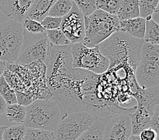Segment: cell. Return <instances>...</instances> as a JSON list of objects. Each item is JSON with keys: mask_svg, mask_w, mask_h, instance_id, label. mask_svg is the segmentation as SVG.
Wrapping results in <instances>:
<instances>
[{"mask_svg": "<svg viewBox=\"0 0 159 140\" xmlns=\"http://www.w3.org/2000/svg\"><path fill=\"white\" fill-rule=\"evenodd\" d=\"M61 21L62 18L47 16L40 22L45 30H52L60 28Z\"/></svg>", "mask_w": 159, "mask_h": 140, "instance_id": "f1b7e54d", "label": "cell"}, {"mask_svg": "<svg viewBox=\"0 0 159 140\" xmlns=\"http://www.w3.org/2000/svg\"><path fill=\"white\" fill-rule=\"evenodd\" d=\"M7 105V104L6 103L5 100L3 99V97L1 96V94H0V115L5 113Z\"/></svg>", "mask_w": 159, "mask_h": 140, "instance_id": "d6a6232c", "label": "cell"}, {"mask_svg": "<svg viewBox=\"0 0 159 140\" xmlns=\"http://www.w3.org/2000/svg\"><path fill=\"white\" fill-rule=\"evenodd\" d=\"M105 122L98 119L76 140H103Z\"/></svg>", "mask_w": 159, "mask_h": 140, "instance_id": "e0dca14e", "label": "cell"}, {"mask_svg": "<svg viewBox=\"0 0 159 140\" xmlns=\"http://www.w3.org/2000/svg\"><path fill=\"white\" fill-rule=\"evenodd\" d=\"M139 136L141 140H156L158 137V134L152 128H147L142 130Z\"/></svg>", "mask_w": 159, "mask_h": 140, "instance_id": "4dcf8cb0", "label": "cell"}, {"mask_svg": "<svg viewBox=\"0 0 159 140\" xmlns=\"http://www.w3.org/2000/svg\"><path fill=\"white\" fill-rule=\"evenodd\" d=\"M51 47L52 44L45 31L31 33L24 29L23 41L16 62L21 65H29L33 62H41L46 66Z\"/></svg>", "mask_w": 159, "mask_h": 140, "instance_id": "8992f818", "label": "cell"}, {"mask_svg": "<svg viewBox=\"0 0 159 140\" xmlns=\"http://www.w3.org/2000/svg\"><path fill=\"white\" fill-rule=\"evenodd\" d=\"M143 41L117 31L98 44V47L109 60V68L127 64L135 70Z\"/></svg>", "mask_w": 159, "mask_h": 140, "instance_id": "6da1fadb", "label": "cell"}, {"mask_svg": "<svg viewBox=\"0 0 159 140\" xmlns=\"http://www.w3.org/2000/svg\"><path fill=\"white\" fill-rule=\"evenodd\" d=\"M60 29L66 35L71 44L81 42L84 38V16L74 2H73L70 12L62 18Z\"/></svg>", "mask_w": 159, "mask_h": 140, "instance_id": "8fae6325", "label": "cell"}, {"mask_svg": "<svg viewBox=\"0 0 159 140\" xmlns=\"http://www.w3.org/2000/svg\"><path fill=\"white\" fill-rule=\"evenodd\" d=\"M85 36L81 43L87 47H94L112 34L119 31V20L116 16L97 9L84 16Z\"/></svg>", "mask_w": 159, "mask_h": 140, "instance_id": "3957f363", "label": "cell"}, {"mask_svg": "<svg viewBox=\"0 0 159 140\" xmlns=\"http://www.w3.org/2000/svg\"><path fill=\"white\" fill-rule=\"evenodd\" d=\"M24 37L22 22L10 20L0 24V59L8 63L16 62Z\"/></svg>", "mask_w": 159, "mask_h": 140, "instance_id": "52a82bcc", "label": "cell"}, {"mask_svg": "<svg viewBox=\"0 0 159 140\" xmlns=\"http://www.w3.org/2000/svg\"><path fill=\"white\" fill-rule=\"evenodd\" d=\"M123 0H96L97 9L116 16Z\"/></svg>", "mask_w": 159, "mask_h": 140, "instance_id": "d4e9b609", "label": "cell"}, {"mask_svg": "<svg viewBox=\"0 0 159 140\" xmlns=\"http://www.w3.org/2000/svg\"><path fill=\"white\" fill-rule=\"evenodd\" d=\"M22 140H55V138L53 131L26 127Z\"/></svg>", "mask_w": 159, "mask_h": 140, "instance_id": "44dd1931", "label": "cell"}, {"mask_svg": "<svg viewBox=\"0 0 159 140\" xmlns=\"http://www.w3.org/2000/svg\"><path fill=\"white\" fill-rule=\"evenodd\" d=\"M130 113L118 112L106 121L103 140H127L132 135Z\"/></svg>", "mask_w": 159, "mask_h": 140, "instance_id": "30bf717a", "label": "cell"}, {"mask_svg": "<svg viewBox=\"0 0 159 140\" xmlns=\"http://www.w3.org/2000/svg\"><path fill=\"white\" fill-rule=\"evenodd\" d=\"M78 8L81 10L83 16H89L97 10L96 0H72Z\"/></svg>", "mask_w": 159, "mask_h": 140, "instance_id": "4316f807", "label": "cell"}, {"mask_svg": "<svg viewBox=\"0 0 159 140\" xmlns=\"http://www.w3.org/2000/svg\"><path fill=\"white\" fill-rule=\"evenodd\" d=\"M35 0H0V11L9 18L22 22Z\"/></svg>", "mask_w": 159, "mask_h": 140, "instance_id": "7c38bea8", "label": "cell"}, {"mask_svg": "<svg viewBox=\"0 0 159 140\" xmlns=\"http://www.w3.org/2000/svg\"><path fill=\"white\" fill-rule=\"evenodd\" d=\"M22 24L24 29L31 33H40L46 31L41 25L40 22L32 20L28 17L25 18L22 22Z\"/></svg>", "mask_w": 159, "mask_h": 140, "instance_id": "83f0119b", "label": "cell"}, {"mask_svg": "<svg viewBox=\"0 0 159 140\" xmlns=\"http://www.w3.org/2000/svg\"><path fill=\"white\" fill-rule=\"evenodd\" d=\"M159 0H139V17L148 20L152 12L158 7Z\"/></svg>", "mask_w": 159, "mask_h": 140, "instance_id": "484cf974", "label": "cell"}, {"mask_svg": "<svg viewBox=\"0 0 159 140\" xmlns=\"http://www.w3.org/2000/svg\"><path fill=\"white\" fill-rule=\"evenodd\" d=\"M127 140H141L139 135H131Z\"/></svg>", "mask_w": 159, "mask_h": 140, "instance_id": "d590c367", "label": "cell"}, {"mask_svg": "<svg viewBox=\"0 0 159 140\" xmlns=\"http://www.w3.org/2000/svg\"><path fill=\"white\" fill-rule=\"evenodd\" d=\"M151 19L154 20L156 23L158 24L159 22V9L158 7H157V9L155 10L152 12V15H151Z\"/></svg>", "mask_w": 159, "mask_h": 140, "instance_id": "836d02e7", "label": "cell"}, {"mask_svg": "<svg viewBox=\"0 0 159 140\" xmlns=\"http://www.w3.org/2000/svg\"><path fill=\"white\" fill-rule=\"evenodd\" d=\"M146 29V19L137 17L127 20H119V31L125 35L143 39Z\"/></svg>", "mask_w": 159, "mask_h": 140, "instance_id": "5bb4252c", "label": "cell"}, {"mask_svg": "<svg viewBox=\"0 0 159 140\" xmlns=\"http://www.w3.org/2000/svg\"><path fill=\"white\" fill-rule=\"evenodd\" d=\"M159 45L143 41L135 70V80L141 88L159 86Z\"/></svg>", "mask_w": 159, "mask_h": 140, "instance_id": "277c9868", "label": "cell"}, {"mask_svg": "<svg viewBox=\"0 0 159 140\" xmlns=\"http://www.w3.org/2000/svg\"><path fill=\"white\" fill-rule=\"evenodd\" d=\"M73 68L85 70L100 75L109 68V60L101 53L98 46L87 47L81 42L71 44Z\"/></svg>", "mask_w": 159, "mask_h": 140, "instance_id": "ba28073f", "label": "cell"}, {"mask_svg": "<svg viewBox=\"0 0 159 140\" xmlns=\"http://www.w3.org/2000/svg\"><path fill=\"white\" fill-rule=\"evenodd\" d=\"M116 16L119 20L139 17V0H123Z\"/></svg>", "mask_w": 159, "mask_h": 140, "instance_id": "2e32d148", "label": "cell"}, {"mask_svg": "<svg viewBox=\"0 0 159 140\" xmlns=\"http://www.w3.org/2000/svg\"><path fill=\"white\" fill-rule=\"evenodd\" d=\"M156 140H159V139H158V137L157 138V139Z\"/></svg>", "mask_w": 159, "mask_h": 140, "instance_id": "74e56055", "label": "cell"}, {"mask_svg": "<svg viewBox=\"0 0 159 140\" xmlns=\"http://www.w3.org/2000/svg\"><path fill=\"white\" fill-rule=\"evenodd\" d=\"M71 44L64 46L52 45L45 75L51 92L58 88L73 70ZM52 94V93H51Z\"/></svg>", "mask_w": 159, "mask_h": 140, "instance_id": "5b68a950", "label": "cell"}, {"mask_svg": "<svg viewBox=\"0 0 159 140\" xmlns=\"http://www.w3.org/2000/svg\"><path fill=\"white\" fill-rule=\"evenodd\" d=\"M6 115L11 122L23 123L26 116V107L18 103L7 105Z\"/></svg>", "mask_w": 159, "mask_h": 140, "instance_id": "ac0fdd59", "label": "cell"}, {"mask_svg": "<svg viewBox=\"0 0 159 140\" xmlns=\"http://www.w3.org/2000/svg\"><path fill=\"white\" fill-rule=\"evenodd\" d=\"M62 117L57 101L52 98L37 99L26 107V127L54 131Z\"/></svg>", "mask_w": 159, "mask_h": 140, "instance_id": "7a4b0ae2", "label": "cell"}, {"mask_svg": "<svg viewBox=\"0 0 159 140\" xmlns=\"http://www.w3.org/2000/svg\"><path fill=\"white\" fill-rule=\"evenodd\" d=\"M56 2V0H35L26 17L41 22L48 16L49 11Z\"/></svg>", "mask_w": 159, "mask_h": 140, "instance_id": "9a60e30c", "label": "cell"}, {"mask_svg": "<svg viewBox=\"0 0 159 140\" xmlns=\"http://www.w3.org/2000/svg\"><path fill=\"white\" fill-rule=\"evenodd\" d=\"M154 111L138 105L135 111L129 114L131 117L132 135H139L142 130L149 128L151 117Z\"/></svg>", "mask_w": 159, "mask_h": 140, "instance_id": "4fadbf2b", "label": "cell"}, {"mask_svg": "<svg viewBox=\"0 0 159 140\" xmlns=\"http://www.w3.org/2000/svg\"><path fill=\"white\" fill-rule=\"evenodd\" d=\"M48 39L50 43L55 46H64L70 45L71 43L64 32L60 28L46 30L45 31Z\"/></svg>", "mask_w": 159, "mask_h": 140, "instance_id": "603a6c76", "label": "cell"}, {"mask_svg": "<svg viewBox=\"0 0 159 140\" xmlns=\"http://www.w3.org/2000/svg\"><path fill=\"white\" fill-rule=\"evenodd\" d=\"M143 40L150 44L159 43V26L151 18L146 20V29Z\"/></svg>", "mask_w": 159, "mask_h": 140, "instance_id": "d6986e66", "label": "cell"}, {"mask_svg": "<svg viewBox=\"0 0 159 140\" xmlns=\"http://www.w3.org/2000/svg\"><path fill=\"white\" fill-rule=\"evenodd\" d=\"M0 94L7 105L17 103L15 90L10 86L3 75L0 77Z\"/></svg>", "mask_w": 159, "mask_h": 140, "instance_id": "7402d4cb", "label": "cell"}, {"mask_svg": "<svg viewBox=\"0 0 159 140\" xmlns=\"http://www.w3.org/2000/svg\"><path fill=\"white\" fill-rule=\"evenodd\" d=\"M26 128L23 124L7 127L3 133V140H22Z\"/></svg>", "mask_w": 159, "mask_h": 140, "instance_id": "cb8c5ba5", "label": "cell"}, {"mask_svg": "<svg viewBox=\"0 0 159 140\" xmlns=\"http://www.w3.org/2000/svg\"><path fill=\"white\" fill-rule=\"evenodd\" d=\"M159 105L154 110V114L151 117L150 128H152L157 133L159 134Z\"/></svg>", "mask_w": 159, "mask_h": 140, "instance_id": "1f68e13d", "label": "cell"}, {"mask_svg": "<svg viewBox=\"0 0 159 140\" xmlns=\"http://www.w3.org/2000/svg\"><path fill=\"white\" fill-rule=\"evenodd\" d=\"M6 127V126H0V140H3V133Z\"/></svg>", "mask_w": 159, "mask_h": 140, "instance_id": "8d00e7d4", "label": "cell"}, {"mask_svg": "<svg viewBox=\"0 0 159 140\" xmlns=\"http://www.w3.org/2000/svg\"><path fill=\"white\" fill-rule=\"evenodd\" d=\"M98 120L93 114L77 111L62 116L54 132L55 140H76Z\"/></svg>", "mask_w": 159, "mask_h": 140, "instance_id": "9c48e42d", "label": "cell"}, {"mask_svg": "<svg viewBox=\"0 0 159 140\" xmlns=\"http://www.w3.org/2000/svg\"><path fill=\"white\" fill-rule=\"evenodd\" d=\"M16 92V99H17V103L20 105L24 106V107H26L29 104L32 103L34 101L32 96L29 95V94L20 92V91H15Z\"/></svg>", "mask_w": 159, "mask_h": 140, "instance_id": "f546056e", "label": "cell"}, {"mask_svg": "<svg viewBox=\"0 0 159 140\" xmlns=\"http://www.w3.org/2000/svg\"><path fill=\"white\" fill-rule=\"evenodd\" d=\"M6 67V62L2 61V60L0 59V77H1V75H2L3 72H4Z\"/></svg>", "mask_w": 159, "mask_h": 140, "instance_id": "e575fe53", "label": "cell"}, {"mask_svg": "<svg viewBox=\"0 0 159 140\" xmlns=\"http://www.w3.org/2000/svg\"><path fill=\"white\" fill-rule=\"evenodd\" d=\"M73 2L72 0H56L49 11L48 16L62 18L70 12Z\"/></svg>", "mask_w": 159, "mask_h": 140, "instance_id": "ffe728a7", "label": "cell"}]
</instances>
